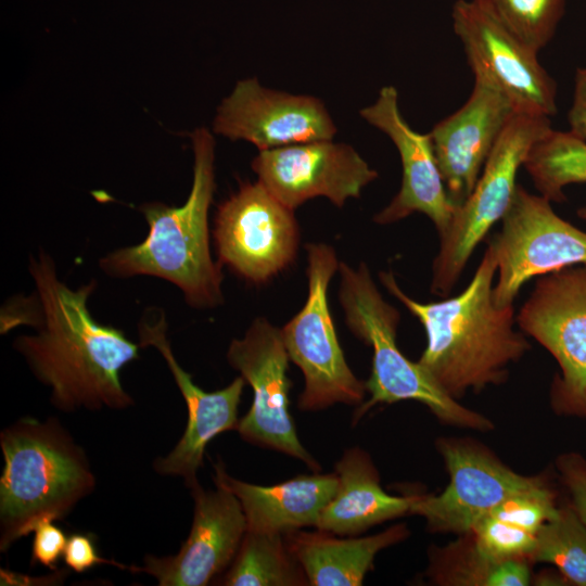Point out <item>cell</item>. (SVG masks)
Listing matches in <instances>:
<instances>
[{"instance_id": "cell-34", "label": "cell", "mask_w": 586, "mask_h": 586, "mask_svg": "<svg viewBox=\"0 0 586 586\" xmlns=\"http://www.w3.org/2000/svg\"><path fill=\"white\" fill-rule=\"evenodd\" d=\"M535 584L537 585H556V586H566L571 585L566 577L556 568L553 570L547 569L542 571L538 574V577L535 578Z\"/></svg>"}, {"instance_id": "cell-12", "label": "cell", "mask_w": 586, "mask_h": 586, "mask_svg": "<svg viewBox=\"0 0 586 586\" xmlns=\"http://www.w3.org/2000/svg\"><path fill=\"white\" fill-rule=\"evenodd\" d=\"M437 449L449 484L438 495H418L410 508L411 514L425 519L431 532L469 533L507 498L547 484L542 476L517 473L470 440L441 438Z\"/></svg>"}, {"instance_id": "cell-33", "label": "cell", "mask_w": 586, "mask_h": 586, "mask_svg": "<svg viewBox=\"0 0 586 586\" xmlns=\"http://www.w3.org/2000/svg\"><path fill=\"white\" fill-rule=\"evenodd\" d=\"M68 571L65 569L53 570L52 573L34 577L27 574H21L17 572L9 571L7 569H0V584L3 585H22V586H52L60 585L64 582Z\"/></svg>"}, {"instance_id": "cell-11", "label": "cell", "mask_w": 586, "mask_h": 586, "mask_svg": "<svg viewBox=\"0 0 586 586\" xmlns=\"http://www.w3.org/2000/svg\"><path fill=\"white\" fill-rule=\"evenodd\" d=\"M214 239L218 263L258 284L293 262L300 233L293 209L257 180L218 206Z\"/></svg>"}, {"instance_id": "cell-20", "label": "cell", "mask_w": 586, "mask_h": 586, "mask_svg": "<svg viewBox=\"0 0 586 586\" xmlns=\"http://www.w3.org/2000/svg\"><path fill=\"white\" fill-rule=\"evenodd\" d=\"M214 469L215 484L224 485L237 496L247 530L254 532L288 534L316 526L339 486L335 472L298 475L276 485L262 486L229 475L221 460Z\"/></svg>"}, {"instance_id": "cell-8", "label": "cell", "mask_w": 586, "mask_h": 586, "mask_svg": "<svg viewBox=\"0 0 586 586\" xmlns=\"http://www.w3.org/2000/svg\"><path fill=\"white\" fill-rule=\"evenodd\" d=\"M515 321L559 365L550 387L552 410L586 418V265L539 276Z\"/></svg>"}, {"instance_id": "cell-9", "label": "cell", "mask_w": 586, "mask_h": 586, "mask_svg": "<svg viewBox=\"0 0 586 586\" xmlns=\"http://www.w3.org/2000/svg\"><path fill=\"white\" fill-rule=\"evenodd\" d=\"M550 203L517 184L500 232L489 241L497 258V306L513 304L533 277L586 265V232L558 216Z\"/></svg>"}, {"instance_id": "cell-18", "label": "cell", "mask_w": 586, "mask_h": 586, "mask_svg": "<svg viewBox=\"0 0 586 586\" xmlns=\"http://www.w3.org/2000/svg\"><path fill=\"white\" fill-rule=\"evenodd\" d=\"M359 113L370 125L391 138L403 165L400 190L374 216V221L388 225L418 212L426 215L438 235H442L453 219L456 206L447 194L430 133H419L407 124L398 107V92L393 86L383 87L377 101Z\"/></svg>"}, {"instance_id": "cell-28", "label": "cell", "mask_w": 586, "mask_h": 586, "mask_svg": "<svg viewBox=\"0 0 586 586\" xmlns=\"http://www.w3.org/2000/svg\"><path fill=\"white\" fill-rule=\"evenodd\" d=\"M477 548L494 560L526 558L534 550L536 534L486 514L472 528ZM531 561V560H530Z\"/></svg>"}, {"instance_id": "cell-10", "label": "cell", "mask_w": 586, "mask_h": 586, "mask_svg": "<svg viewBox=\"0 0 586 586\" xmlns=\"http://www.w3.org/2000/svg\"><path fill=\"white\" fill-rule=\"evenodd\" d=\"M228 362L253 390V402L239 420L237 431L247 443L267 447L305 462L311 470L319 463L302 445L289 411V354L281 329L256 318L241 339H233Z\"/></svg>"}, {"instance_id": "cell-21", "label": "cell", "mask_w": 586, "mask_h": 586, "mask_svg": "<svg viewBox=\"0 0 586 586\" xmlns=\"http://www.w3.org/2000/svg\"><path fill=\"white\" fill-rule=\"evenodd\" d=\"M334 472L339 479L336 493L315 526L333 535H358L377 524L410 513L418 498V495L385 493L370 456L358 447L344 451Z\"/></svg>"}, {"instance_id": "cell-24", "label": "cell", "mask_w": 586, "mask_h": 586, "mask_svg": "<svg viewBox=\"0 0 586 586\" xmlns=\"http://www.w3.org/2000/svg\"><path fill=\"white\" fill-rule=\"evenodd\" d=\"M523 166L542 196L564 202L566 186L586 182V140L551 129L532 146Z\"/></svg>"}, {"instance_id": "cell-7", "label": "cell", "mask_w": 586, "mask_h": 586, "mask_svg": "<svg viewBox=\"0 0 586 586\" xmlns=\"http://www.w3.org/2000/svg\"><path fill=\"white\" fill-rule=\"evenodd\" d=\"M308 294L303 308L281 329L290 359L305 387L298 408L315 411L336 403L360 405L366 383L355 377L340 346L328 302L330 280L340 267L334 249L306 244Z\"/></svg>"}, {"instance_id": "cell-25", "label": "cell", "mask_w": 586, "mask_h": 586, "mask_svg": "<svg viewBox=\"0 0 586 586\" xmlns=\"http://www.w3.org/2000/svg\"><path fill=\"white\" fill-rule=\"evenodd\" d=\"M530 560L552 564L571 585L586 586V525L571 505L539 528Z\"/></svg>"}, {"instance_id": "cell-32", "label": "cell", "mask_w": 586, "mask_h": 586, "mask_svg": "<svg viewBox=\"0 0 586 586\" xmlns=\"http://www.w3.org/2000/svg\"><path fill=\"white\" fill-rule=\"evenodd\" d=\"M571 130L586 140V69L576 75L574 103L569 115Z\"/></svg>"}, {"instance_id": "cell-4", "label": "cell", "mask_w": 586, "mask_h": 586, "mask_svg": "<svg viewBox=\"0 0 586 586\" xmlns=\"http://www.w3.org/2000/svg\"><path fill=\"white\" fill-rule=\"evenodd\" d=\"M0 550L43 521H59L95 488L84 448L54 417H24L0 434Z\"/></svg>"}, {"instance_id": "cell-35", "label": "cell", "mask_w": 586, "mask_h": 586, "mask_svg": "<svg viewBox=\"0 0 586 586\" xmlns=\"http://www.w3.org/2000/svg\"><path fill=\"white\" fill-rule=\"evenodd\" d=\"M577 216L582 219H586V205L584 206H581L577 212H576Z\"/></svg>"}, {"instance_id": "cell-1", "label": "cell", "mask_w": 586, "mask_h": 586, "mask_svg": "<svg viewBox=\"0 0 586 586\" xmlns=\"http://www.w3.org/2000/svg\"><path fill=\"white\" fill-rule=\"evenodd\" d=\"M34 295L9 303L1 315V332L30 324L33 334L16 337L13 347L31 373L51 390L60 411L113 410L133 405L120 381V370L139 357L140 344L114 327L99 323L87 302L95 282L73 290L56 273L44 251L29 258Z\"/></svg>"}, {"instance_id": "cell-3", "label": "cell", "mask_w": 586, "mask_h": 586, "mask_svg": "<svg viewBox=\"0 0 586 586\" xmlns=\"http://www.w3.org/2000/svg\"><path fill=\"white\" fill-rule=\"evenodd\" d=\"M194 166L190 194L181 206L148 203L140 207L149 226L146 238L110 252L99 260L113 278L152 276L181 290L196 308L222 303L220 264L211 255L208 211L215 191V141L207 128L191 136Z\"/></svg>"}, {"instance_id": "cell-30", "label": "cell", "mask_w": 586, "mask_h": 586, "mask_svg": "<svg viewBox=\"0 0 586 586\" xmlns=\"http://www.w3.org/2000/svg\"><path fill=\"white\" fill-rule=\"evenodd\" d=\"M33 532L31 564L38 563L51 571L56 570L68 537L53 521L40 522Z\"/></svg>"}, {"instance_id": "cell-16", "label": "cell", "mask_w": 586, "mask_h": 586, "mask_svg": "<svg viewBox=\"0 0 586 586\" xmlns=\"http://www.w3.org/2000/svg\"><path fill=\"white\" fill-rule=\"evenodd\" d=\"M215 491L200 483L190 491L194 501L190 533L176 555H146L132 573H146L160 586H204L225 571L234 559L247 530L237 496L221 484Z\"/></svg>"}, {"instance_id": "cell-14", "label": "cell", "mask_w": 586, "mask_h": 586, "mask_svg": "<svg viewBox=\"0 0 586 586\" xmlns=\"http://www.w3.org/2000/svg\"><path fill=\"white\" fill-rule=\"evenodd\" d=\"M252 168L258 181L293 211L318 196L342 207L378 177L355 149L331 140L259 151Z\"/></svg>"}, {"instance_id": "cell-15", "label": "cell", "mask_w": 586, "mask_h": 586, "mask_svg": "<svg viewBox=\"0 0 586 586\" xmlns=\"http://www.w3.org/2000/svg\"><path fill=\"white\" fill-rule=\"evenodd\" d=\"M213 130L264 151L332 140L336 127L319 99L267 89L256 78H249L239 81L222 100Z\"/></svg>"}, {"instance_id": "cell-6", "label": "cell", "mask_w": 586, "mask_h": 586, "mask_svg": "<svg viewBox=\"0 0 586 586\" xmlns=\"http://www.w3.org/2000/svg\"><path fill=\"white\" fill-rule=\"evenodd\" d=\"M551 129L549 116L518 113L501 132L473 191L440 235L432 266L434 294L445 297L453 291L476 245L507 212L530 150Z\"/></svg>"}, {"instance_id": "cell-26", "label": "cell", "mask_w": 586, "mask_h": 586, "mask_svg": "<svg viewBox=\"0 0 586 586\" xmlns=\"http://www.w3.org/2000/svg\"><path fill=\"white\" fill-rule=\"evenodd\" d=\"M505 30L539 52L564 15L565 0H473Z\"/></svg>"}, {"instance_id": "cell-23", "label": "cell", "mask_w": 586, "mask_h": 586, "mask_svg": "<svg viewBox=\"0 0 586 586\" xmlns=\"http://www.w3.org/2000/svg\"><path fill=\"white\" fill-rule=\"evenodd\" d=\"M226 586L308 585L307 576L292 553L284 534L246 530L239 550L221 577Z\"/></svg>"}, {"instance_id": "cell-17", "label": "cell", "mask_w": 586, "mask_h": 586, "mask_svg": "<svg viewBox=\"0 0 586 586\" xmlns=\"http://www.w3.org/2000/svg\"><path fill=\"white\" fill-rule=\"evenodd\" d=\"M152 313L154 320L144 316L139 322V344L141 347L152 346L163 356L188 410L182 436L170 453L154 460L153 469L162 475L182 477L190 489L199 482L198 471L203 466L207 444L222 432L237 430L238 407L245 380L242 375L238 377L215 392H205L199 387L173 353L163 311Z\"/></svg>"}, {"instance_id": "cell-2", "label": "cell", "mask_w": 586, "mask_h": 586, "mask_svg": "<svg viewBox=\"0 0 586 586\" xmlns=\"http://www.w3.org/2000/svg\"><path fill=\"white\" fill-rule=\"evenodd\" d=\"M497 258L491 242L468 286L457 296L419 303L398 286L391 271L380 272L384 288L422 323L426 347L419 364L449 396L459 399L504 383L509 366L531 348L515 330L513 304L497 306L493 280Z\"/></svg>"}, {"instance_id": "cell-27", "label": "cell", "mask_w": 586, "mask_h": 586, "mask_svg": "<svg viewBox=\"0 0 586 586\" xmlns=\"http://www.w3.org/2000/svg\"><path fill=\"white\" fill-rule=\"evenodd\" d=\"M428 576L440 585L493 586L500 560L486 557L477 548L471 532L442 548L430 551Z\"/></svg>"}, {"instance_id": "cell-19", "label": "cell", "mask_w": 586, "mask_h": 586, "mask_svg": "<svg viewBox=\"0 0 586 586\" xmlns=\"http://www.w3.org/2000/svg\"><path fill=\"white\" fill-rule=\"evenodd\" d=\"M518 113L504 93L474 79L467 102L430 132L447 194L456 208L473 191L494 145Z\"/></svg>"}, {"instance_id": "cell-5", "label": "cell", "mask_w": 586, "mask_h": 586, "mask_svg": "<svg viewBox=\"0 0 586 586\" xmlns=\"http://www.w3.org/2000/svg\"><path fill=\"white\" fill-rule=\"evenodd\" d=\"M340 302L349 330L372 347L371 374L366 383L370 394L354 417L356 423L378 404L416 400L426 406L443 423L475 431L494 428L485 416L449 396L417 361L409 360L396 343L398 310L379 292L368 267L340 263Z\"/></svg>"}, {"instance_id": "cell-29", "label": "cell", "mask_w": 586, "mask_h": 586, "mask_svg": "<svg viewBox=\"0 0 586 586\" xmlns=\"http://www.w3.org/2000/svg\"><path fill=\"white\" fill-rule=\"evenodd\" d=\"M556 466L571 496L572 508L586 525V459L578 453H565L558 457Z\"/></svg>"}, {"instance_id": "cell-13", "label": "cell", "mask_w": 586, "mask_h": 586, "mask_svg": "<svg viewBox=\"0 0 586 586\" xmlns=\"http://www.w3.org/2000/svg\"><path fill=\"white\" fill-rule=\"evenodd\" d=\"M451 20L474 79L504 93L519 113L550 117L557 112V86L539 63L538 52L505 30L473 0H457Z\"/></svg>"}, {"instance_id": "cell-31", "label": "cell", "mask_w": 586, "mask_h": 586, "mask_svg": "<svg viewBox=\"0 0 586 586\" xmlns=\"http://www.w3.org/2000/svg\"><path fill=\"white\" fill-rule=\"evenodd\" d=\"M63 559L66 566L76 573H84L100 564L114 565L120 570L132 572V565H126L100 557L97 552L93 538L87 534L76 533L67 538Z\"/></svg>"}, {"instance_id": "cell-22", "label": "cell", "mask_w": 586, "mask_h": 586, "mask_svg": "<svg viewBox=\"0 0 586 586\" xmlns=\"http://www.w3.org/2000/svg\"><path fill=\"white\" fill-rule=\"evenodd\" d=\"M405 524L366 536L336 538L333 534L294 531L285 535L292 553L313 586H358L372 568L374 557L408 536Z\"/></svg>"}]
</instances>
